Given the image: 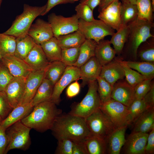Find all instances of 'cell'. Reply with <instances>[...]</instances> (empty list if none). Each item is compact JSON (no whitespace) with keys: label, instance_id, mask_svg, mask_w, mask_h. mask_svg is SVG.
<instances>
[{"label":"cell","instance_id":"obj_1","mask_svg":"<svg viewBox=\"0 0 154 154\" xmlns=\"http://www.w3.org/2000/svg\"><path fill=\"white\" fill-rule=\"evenodd\" d=\"M58 140L67 138L76 141H84L91 135L85 118L68 114L58 116L50 129Z\"/></svg>","mask_w":154,"mask_h":154},{"label":"cell","instance_id":"obj_2","mask_svg":"<svg viewBox=\"0 0 154 154\" xmlns=\"http://www.w3.org/2000/svg\"><path fill=\"white\" fill-rule=\"evenodd\" d=\"M56 105L50 100L40 103L34 106L31 113L21 121L40 132L50 129L56 118L62 113Z\"/></svg>","mask_w":154,"mask_h":154},{"label":"cell","instance_id":"obj_3","mask_svg":"<svg viewBox=\"0 0 154 154\" xmlns=\"http://www.w3.org/2000/svg\"><path fill=\"white\" fill-rule=\"evenodd\" d=\"M127 25L129 31L122 53L124 52L136 59L140 45L149 38L154 37L151 32L154 23L139 19L137 17Z\"/></svg>","mask_w":154,"mask_h":154},{"label":"cell","instance_id":"obj_4","mask_svg":"<svg viewBox=\"0 0 154 154\" xmlns=\"http://www.w3.org/2000/svg\"><path fill=\"white\" fill-rule=\"evenodd\" d=\"M46 7V4L41 6L25 4L22 13L16 17L10 28L3 33L16 38L27 34L34 20L39 16H43Z\"/></svg>","mask_w":154,"mask_h":154},{"label":"cell","instance_id":"obj_5","mask_svg":"<svg viewBox=\"0 0 154 154\" xmlns=\"http://www.w3.org/2000/svg\"><path fill=\"white\" fill-rule=\"evenodd\" d=\"M31 129L21 120L14 123L7 129L6 133L8 142L5 154L15 149L24 151L28 149L31 144L30 135Z\"/></svg>","mask_w":154,"mask_h":154},{"label":"cell","instance_id":"obj_6","mask_svg":"<svg viewBox=\"0 0 154 154\" xmlns=\"http://www.w3.org/2000/svg\"><path fill=\"white\" fill-rule=\"evenodd\" d=\"M88 84L86 95L72 108L69 114L85 118L100 108L102 103L98 92L97 81H92Z\"/></svg>","mask_w":154,"mask_h":154},{"label":"cell","instance_id":"obj_7","mask_svg":"<svg viewBox=\"0 0 154 154\" xmlns=\"http://www.w3.org/2000/svg\"><path fill=\"white\" fill-rule=\"evenodd\" d=\"M85 119L91 135L105 139L117 128L100 108Z\"/></svg>","mask_w":154,"mask_h":154},{"label":"cell","instance_id":"obj_8","mask_svg":"<svg viewBox=\"0 0 154 154\" xmlns=\"http://www.w3.org/2000/svg\"><path fill=\"white\" fill-rule=\"evenodd\" d=\"M78 29L86 39L93 40L97 43L105 37L112 36L115 33L114 29L100 19L87 22L79 19Z\"/></svg>","mask_w":154,"mask_h":154},{"label":"cell","instance_id":"obj_9","mask_svg":"<svg viewBox=\"0 0 154 154\" xmlns=\"http://www.w3.org/2000/svg\"><path fill=\"white\" fill-rule=\"evenodd\" d=\"M100 109L117 128L128 126V107L112 98L102 103Z\"/></svg>","mask_w":154,"mask_h":154},{"label":"cell","instance_id":"obj_10","mask_svg":"<svg viewBox=\"0 0 154 154\" xmlns=\"http://www.w3.org/2000/svg\"><path fill=\"white\" fill-rule=\"evenodd\" d=\"M79 19L76 14L66 17L54 13L49 15L48 19L54 36L56 38L78 30Z\"/></svg>","mask_w":154,"mask_h":154},{"label":"cell","instance_id":"obj_11","mask_svg":"<svg viewBox=\"0 0 154 154\" xmlns=\"http://www.w3.org/2000/svg\"><path fill=\"white\" fill-rule=\"evenodd\" d=\"M80 68L73 66H67L58 81L54 85L51 100L56 105L60 100V95L65 88L72 82L80 79Z\"/></svg>","mask_w":154,"mask_h":154},{"label":"cell","instance_id":"obj_12","mask_svg":"<svg viewBox=\"0 0 154 154\" xmlns=\"http://www.w3.org/2000/svg\"><path fill=\"white\" fill-rule=\"evenodd\" d=\"M116 0L100 13L98 18L107 25L118 31L121 27V2Z\"/></svg>","mask_w":154,"mask_h":154},{"label":"cell","instance_id":"obj_13","mask_svg":"<svg viewBox=\"0 0 154 154\" xmlns=\"http://www.w3.org/2000/svg\"><path fill=\"white\" fill-rule=\"evenodd\" d=\"M44 70L33 71L26 77L24 92L19 105L31 102L44 78Z\"/></svg>","mask_w":154,"mask_h":154},{"label":"cell","instance_id":"obj_14","mask_svg":"<svg viewBox=\"0 0 154 154\" xmlns=\"http://www.w3.org/2000/svg\"><path fill=\"white\" fill-rule=\"evenodd\" d=\"M149 134L132 132L123 146V153L125 154H145V149Z\"/></svg>","mask_w":154,"mask_h":154},{"label":"cell","instance_id":"obj_15","mask_svg":"<svg viewBox=\"0 0 154 154\" xmlns=\"http://www.w3.org/2000/svg\"><path fill=\"white\" fill-rule=\"evenodd\" d=\"M123 79L119 80L113 85L111 98L129 107L135 99L134 91Z\"/></svg>","mask_w":154,"mask_h":154},{"label":"cell","instance_id":"obj_16","mask_svg":"<svg viewBox=\"0 0 154 154\" xmlns=\"http://www.w3.org/2000/svg\"><path fill=\"white\" fill-rule=\"evenodd\" d=\"M27 34L35 43L40 44L54 37L49 23L39 18L32 24Z\"/></svg>","mask_w":154,"mask_h":154},{"label":"cell","instance_id":"obj_17","mask_svg":"<svg viewBox=\"0 0 154 154\" xmlns=\"http://www.w3.org/2000/svg\"><path fill=\"white\" fill-rule=\"evenodd\" d=\"M26 78L14 77L5 88L4 91L13 108L20 103L24 91Z\"/></svg>","mask_w":154,"mask_h":154},{"label":"cell","instance_id":"obj_18","mask_svg":"<svg viewBox=\"0 0 154 154\" xmlns=\"http://www.w3.org/2000/svg\"><path fill=\"white\" fill-rule=\"evenodd\" d=\"M1 59L14 77L26 78L33 71L23 60L14 55L5 56Z\"/></svg>","mask_w":154,"mask_h":154},{"label":"cell","instance_id":"obj_19","mask_svg":"<svg viewBox=\"0 0 154 154\" xmlns=\"http://www.w3.org/2000/svg\"><path fill=\"white\" fill-rule=\"evenodd\" d=\"M100 76L113 86L117 81L123 79L124 72L120 59H114L102 66Z\"/></svg>","mask_w":154,"mask_h":154},{"label":"cell","instance_id":"obj_20","mask_svg":"<svg viewBox=\"0 0 154 154\" xmlns=\"http://www.w3.org/2000/svg\"><path fill=\"white\" fill-rule=\"evenodd\" d=\"M102 66L94 56L91 57L80 68V79L82 86H84L90 82L97 80L100 76Z\"/></svg>","mask_w":154,"mask_h":154},{"label":"cell","instance_id":"obj_21","mask_svg":"<svg viewBox=\"0 0 154 154\" xmlns=\"http://www.w3.org/2000/svg\"><path fill=\"white\" fill-rule=\"evenodd\" d=\"M23 60L33 71L45 70L50 62L40 44L36 43Z\"/></svg>","mask_w":154,"mask_h":154},{"label":"cell","instance_id":"obj_22","mask_svg":"<svg viewBox=\"0 0 154 154\" xmlns=\"http://www.w3.org/2000/svg\"><path fill=\"white\" fill-rule=\"evenodd\" d=\"M127 126L116 128L105 139L107 154H120L126 141L125 135Z\"/></svg>","mask_w":154,"mask_h":154},{"label":"cell","instance_id":"obj_23","mask_svg":"<svg viewBox=\"0 0 154 154\" xmlns=\"http://www.w3.org/2000/svg\"><path fill=\"white\" fill-rule=\"evenodd\" d=\"M33 107L31 102L17 106L13 108L3 120L0 127L6 130L13 124L27 116L32 111Z\"/></svg>","mask_w":154,"mask_h":154},{"label":"cell","instance_id":"obj_24","mask_svg":"<svg viewBox=\"0 0 154 154\" xmlns=\"http://www.w3.org/2000/svg\"><path fill=\"white\" fill-rule=\"evenodd\" d=\"M153 107H154V104L146 95L141 99H135L128 107L129 112L128 118V125L133 124L146 110Z\"/></svg>","mask_w":154,"mask_h":154},{"label":"cell","instance_id":"obj_25","mask_svg":"<svg viewBox=\"0 0 154 154\" xmlns=\"http://www.w3.org/2000/svg\"><path fill=\"white\" fill-rule=\"evenodd\" d=\"M109 40L102 39L97 43L95 52V56L102 66L114 58L116 52L111 46Z\"/></svg>","mask_w":154,"mask_h":154},{"label":"cell","instance_id":"obj_26","mask_svg":"<svg viewBox=\"0 0 154 154\" xmlns=\"http://www.w3.org/2000/svg\"><path fill=\"white\" fill-rule=\"evenodd\" d=\"M132 132L148 133L154 127V107L143 112L134 123Z\"/></svg>","mask_w":154,"mask_h":154},{"label":"cell","instance_id":"obj_27","mask_svg":"<svg viewBox=\"0 0 154 154\" xmlns=\"http://www.w3.org/2000/svg\"><path fill=\"white\" fill-rule=\"evenodd\" d=\"M57 38L62 49L80 47L86 39L79 29L71 33L60 36Z\"/></svg>","mask_w":154,"mask_h":154},{"label":"cell","instance_id":"obj_28","mask_svg":"<svg viewBox=\"0 0 154 154\" xmlns=\"http://www.w3.org/2000/svg\"><path fill=\"white\" fill-rule=\"evenodd\" d=\"M16 45L14 55L24 60L34 46L35 43L27 34L16 38Z\"/></svg>","mask_w":154,"mask_h":154},{"label":"cell","instance_id":"obj_29","mask_svg":"<svg viewBox=\"0 0 154 154\" xmlns=\"http://www.w3.org/2000/svg\"><path fill=\"white\" fill-rule=\"evenodd\" d=\"M54 86L49 80L44 78L31 102L32 106H34L42 102L51 100Z\"/></svg>","mask_w":154,"mask_h":154},{"label":"cell","instance_id":"obj_30","mask_svg":"<svg viewBox=\"0 0 154 154\" xmlns=\"http://www.w3.org/2000/svg\"><path fill=\"white\" fill-rule=\"evenodd\" d=\"M40 45L50 62L61 60L62 49L57 38L54 37Z\"/></svg>","mask_w":154,"mask_h":154},{"label":"cell","instance_id":"obj_31","mask_svg":"<svg viewBox=\"0 0 154 154\" xmlns=\"http://www.w3.org/2000/svg\"><path fill=\"white\" fill-rule=\"evenodd\" d=\"M67 66L61 60L50 62L45 69L44 78L54 85L62 75Z\"/></svg>","mask_w":154,"mask_h":154},{"label":"cell","instance_id":"obj_32","mask_svg":"<svg viewBox=\"0 0 154 154\" xmlns=\"http://www.w3.org/2000/svg\"><path fill=\"white\" fill-rule=\"evenodd\" d=\"M84 142L88 154H107L106 141L104 138L91 135Z\"/></svg>","mask_w":154,"mask_h":154},{"label":"cell","instance_id":"obj_33","mask_svg":"<svg viewBox=\"0 0 154 154\" xmlns=\"http://www.w3.org/2000/svg\"><path fill=\"white\" fill-rule=\"evenodd\" d=\"M97 44L93 40L86 39L80 47L78 59L73 66L80 68L91 57L95 56V50Z\"/></svg>","mask_w":154,"mask_h":154},{"label":"cell","instance_id":"obj_34","mask_svg":"<svg viewBox=\"0 0 154 154\" xmlns=\"http://www.w3.org/2000/svg\"><path fill=\"white\" fill-rule=\"evenodd\" d=\"M129 31V28L128 25L122 26L112 36L110 41L113 46L116 54L119 55L122 53Z\"/></svg>","mask_w":154,"mask_h":154},{"label":"cell","instance_id":"obj_35","mask_svg":"<svg viewBox=\"0 0 154 154\" xmlns=\"http://www.w3.org/2000/svg\"><path fill=\"white\" fill-rule=\"evenodd\" d=\"M137 56L143 61L154 62V37L149 38L140 45Z\"/></svg>","mask_w":154,"mask_h":154},{"label":"cell","instance_id":"obj_36","mask_svg":"<svg viewBox=\"0 0 154 154\" xmlns=\"http://www.w3.org/2000/svg\"><path fill=\"white\" fill-rule=\"evenodd\" d=\"M129 68L137 71L142 75L149 78L154 77V62L146 61H123Z\"/></svg>","mask_w":154,"mask_h":154},{"label":"cell","instance_id":"obj_37","mask_svg":"<svg viewBox=\"0 0 154 154\" xmlns=\"http://www.w3.org/2000/svg\"><path fill=\"white\" fill-rule=\"evenodd\" d=\"M16 45V37L3 33H0V53L3 57L14 55Z\"/></svg>","mask_w":154,"mask_h":154},{"label":"cell","instance_id":"obj_38","mask_svg":"<svg viewBox=\"0 0 154 154\" xmlns=\"http://www.w3.org/2000/svg\"><path fill=\"white\" fill-rule=\"evenodd\" d=\"M139 19L153 22V10L151 0H138L136 4Z\"/></svg>","mask_w":154,"mask_h":154},{"label":"cell","instance_id":"obj_39","mask_svg":"<svg viewBox=\"0 0 154 154\" xmlns=\"http://www.w3.org/2000/svg\"><path fill=\"white\" fill-rule=\"evenodd\" d=\"M138 11L136 5L122 2L121 8V26H126L137 17Z\"/></svg>","mask_w":154,"mask_h":154},{"label":"cell","instance_id":"obj_40","mask_svg":"<svg viewBox=\"0 0 154 154\" xmlns=\"http://www.w3.org/2000/svg\"><path fill=\"white\" fill-rule=\"evenodd\" d=\"M120 61L123 69L126 80L133 88L139 83L148 78L138 72L132 70L123 61L120 59Z\"/></svg>","mask_w":154,"mask_h":154},{"label":"cell","instance_id":"obj_41","mask_svg":"<svg viewBox=\"0 0 154 154\" xmlns=\"http://www.w3.org/2000/svg\"><path fill=\"white\" fill-rule=\"evenodd\" d=\"M97 81L98 92L101 103L110 99L111 98L113 86L100 76L97 78Z\"/></svg>","mask_w":154,"mask_h":154},{"label":"cell","instance_id":"obj_42","mask_svg":"<svg viewBox=\"0 0 154 154\" xmlns=\"http://www.w3.org/2000/svg\"><path fill=\"white\" fill-rule=\"evenodd\" d=\"M80 47L62 49L61 61L67 66H73L79 55Z\"/></svg>","mask_w":154,"mask_h":154},{"label":"cell","instance_id":"obj_43","mask_svg":"<svg viewBox=\"0 0 154 154\" xmlns=\"http://www.w3.org/2000/svg\"><path fill=\"white\" fill-rule=\"evenodd\" d=\"M76 15L79 19H81L87 22L94 20L93 11L87 5L80 3L75 7Z\"/></svg>","mask_w":154,"mask_h":154},{"label":"cell","instance_id":"obj_44","mask_svg":"<svg viewBox=\"0 0 154 154\" xmlns=\"http://www.w3.org/2000/svg\"><path fill=\"white\" fill-rule=\"evenodd\" d=\"M153 78H147L137 84L133 88L135 99L143 98L150 90Z\"/></svg>","mask_w":154,"mask_h":154},{"label":"cell","instance_id":"obj_45","mask_svg":"<svg viewBox=\"0 0 154 154\" xmlns=\"http://www.w3.org/2000/svg\"><path fill=\"white\" fill-rule=\"evenodd\" d=\"M57 140V146L55 154H72L74 141L67 138H61Z\"/></svg>","mask_w":154,"mask_h":154},{"label":"cell","instance_id":"obj_46","mask_svg":"<svg viewBox=\"0 0 154 154\" xmlns=\"http://www.w3.org/2000/svg\"><path fill=\"white\" fill-rule=\"evenodd\" d=\"M1 59L0 60V91H4L6 86L14 77L11 74Z\"/></svg>","mask_w":154,"mask_h":154},{"label":"cell","instance_id":"obj_47","mask_svg":"<svg viewBox=\"0 0 154 154\" xmlns=\"http://www.w3.org/2000/svg\"><path fill=\"white\" fill-rule=\"evenodd\" d=\"M13 109L4 91H0V115L3 120Z\"/></svg>","mask_w":154,"mask_h":154},{"label":"cell","instance_id":"obj_48","mask_svg":"<svg viewBox=\"0 0 154 154\" xmlns=\"http://www.w3.org/2000/svg\"><path fill=\"white\" fill-rule=\"evenodd\" d=\"M154 153V127L149 132L145 149V154Z\"/></svg>","mask_w":154,"mask_h":154},{"label":"cell","instance_id":"obj_49","mask_svg":"<svg viewBox=\"0 0 154 154\" xmlns=\"http://www.w3.org/2000/svg\"><path fill=\"white\" fill-rule=\"evenodd\" d=\"M80 86L77 80L69 85L66 92L67 97L71 98L77 96L80 92Z\"/></svg>","mask_w":154,"mask_h":154},{"label":"cell","instance_id":"obj_50","mask_svg":"<svg viewBox=\"0 0 154 154\" xmlns=\"http://www.w3.org/2000/svg\"><path fill=\"white\" fill-rule=\"evenodd\" d=\"M74 2V0H48L46 3V8L43 16L46 14L52 9L57 5L68 3H72Z\"/></svg>","mask_w":154,"mask_h":154},{"label":"cell","instance_id":"obj_51","mask_svg":"<svg viewBox=\"0 0 154 154\" xmlns=\"http://www.w3.org/2000/svg\"><path fill=\"white\" fill-rule=\"evenodd\" d=\"M8 142L6 130L0 127V154H5Z\"/></svg>","mask_w":154,"mask_h":154},{"label":"cell","instance_id":"obj_52","mask_svg":"<svg viewBox=\"0 0 154 154\" xmlns=\"http://www.w3.org/2000/svg\"><path fill=\"white\" fill-rule=\"evenodd\" d=\"M72 154H88L84 141H74Z\"/></svg>","mask_w":154,"mask_h":154},{"label":"cell","instance_id":"obj_53","mask_svg":"<svg viewBox=\"0 0 154 154\" xmlns=\"http://www.w3.org/2000/svg\"><path fill=\"white\" fill-rule=\"evenodd\" d=\"M100 0H80V3L88 5L93 11L94 8L98 6Z\"/></svg>","mask_w":154,"mask_h":154},{"label":"cell","instance_id":"obj_54","mask_svg":"<svg viewBox=\"0 0 154 154\" xmlns=\"http://www.w3.org/2000/svg\"><path fill=\"white\" fill-rule=\"evenodd\" d=\"M116 0H100L98 5V11L101 12L108 5Z\"/></svg>","mask_w":154,"mask_h":154},{"label":"cell","instance_id":"obj_55","mask_svg":"<svg viewBox=\"0 0 154 154\" xmlns=\"http://www.w3.org/2000/svg\"><path fill=\"white\" fill-rule=\"evenodd\" d=\"M122 2H125L129 4L136 5L138 0H120Z\"/></svg>","mask_w":154,"mask_h":154},{"label":"cell","instance_id":"obj_56","mask_svg":"<svg viewBox=\"0 0 154 154\" xmlns=\"http://www.w3.org/2000/svg\"><path fill=\"white\" fill-rule=\"evenodd\" d=\"M151 2L153 11L154 10V0H151Z\"/></svg>","mask_w":154,"mask_h":154},{"label":"cell","instance_id":"obj_57","mask_svg":"<svg viewBox=\"0 0 154 154\" xmlns=\"http://www.w3.org/2000/svg\"><path fill=\"white\" fill-rule=\"evenodd\" d=\"M3 120L2 117L0 115V126L1 124V123Z\"/></svg>","mask_w":154,"mask_h":154},{"label":"cell","instance_id":"obj_58","mask_svg":"<svg viewBox=\"0 0 154 154\" xmlns=\"http://www.w3.org/2000/svg\"><path fill=\"white\" fill-rule=\"evenodd\" d=\"M3 57L2 55L0 53V60Z\"/></svg>","mask_w":154,"mask_h":154},{"label":"cell","instance_id":"obj_59","mask_svg":"<svg viewBox=\"0 0 154 154\" xmlns=\"http://www.w3.org/2000/svg\"><path fill=\"white\" fill-rule=\"evenodd\" d=\"M2 0H0V8Z\"/></svg>","mask_w":154,"mask_h":154},{"label":"cell","instance_id":"obj_60","mask_svg":"<svg viewBox=\"0 0 154 154\" xmlns=\"http://www.w3.org/2000/svg\"><path fill=\"white\" fill-rule=\"evenodd\" d=\"M74 0V1H75H75H78V0Z\"/></svg>","mask_w":154,"mask_h":154}]
</instances>
